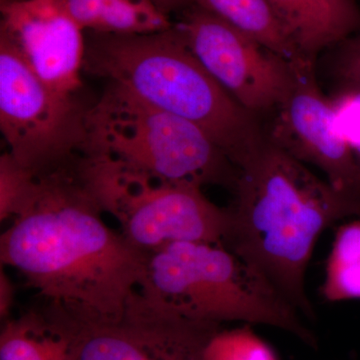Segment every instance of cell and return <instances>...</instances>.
Wrapping results in <instances>:
<instances>
[{"label":"cell","mask_w":360,"mask_h":360,"mask_svg":"<svg viewBox=\"0 0 360 360\" xmlns=\"http://www.w3.org/2000/svg\"><path fill=\"white\" fill-rule=\"evenodd\" d=\"M82 158L32 174L13 224L0 236L2 265L49 304L122 321L148 286L150 253L104 222Z\"/></svg>","instance_id":"1"},{"label":"cell","mask_w":360,"mask_h":360,"mask_svg":"<svg viewBox=\"0 0 360 360\" xmlns=\"http://www.w3.org/2000/svg\"><path fill=\"white\" fill-rule=\"evenodd\" d=\"M238 169L224 245L314 321L305 276L315 245L328 227L360 217V198L317 176L267 139Z\"/></svg>","instance_id":"2"},{"label":"cell","mask_w":360,"mask_h":360,"mask_svg":"<svg viewBox=\"0 0 360 360\" xmlns=\"http://www.w3.org/2000/svg\"><path fill=\"white\" fill-rule=\"evenodd\" d=\"M84 70L193 123L236 167L266 141L262 120L222 89L174 25L150 34L85 32Z\"/></svg>","instance_id":"3"},{"label":"cell","mask_w":360,"mask_h":360,"mask_svg":"<svg viewBox=\"0 0 360 360\" xmlns=\"http://www.w3.org/2000/svg\"><path fill=\"white\" fill-rule=\"evenodd\" d=\"M80 155L172 182L233 188L238 167L200 127L108 82L87 106Z\"/></svg>","instance_id":"4"},{"label":"cell","mask_w":360,"mask_h":360,"mask_svg":"<svg viewBox=\"0 0 360 360\" xmlns=\"http://www.w3.org/2000/svg\"><path fill=\"white\" fill-rule=\"evenodd\" d=\"M142 292L191 321L270 326L317 347L307 319L222 243H174L150 253L148 286Z\"/></svg>","instance_id":"5"},{"label":"cell","mask_w":360,"mask_h":360,"mask_svg":"<svg viewBox=\"0 0 360 360\" xmlns=\"http://www.w3.org/2000/svg\"><path fill=\"white\" fill-rule=\"evenodd\" d=\"M85 180L122 225L130 243L148 253L174 243H224L229 214L202 187L165 181L108 160H86Z\"/></svg>","instance_id":"6"},{"label":"cell","mask_w":360,"mask_h":360,"mask_svg":"<svg viewBox=\"0 0 360 360\" xmlns=\"http://www.w3.org/2000/svg\"><path fill=\"white\" fill-rule=\"evenodd\" d=\"M86 108L47 86L0 37V130L18 165L39 174L80 155Z\"/></svg>","instance_id":"7"},{"label":"cell","mask_w":360,"mask_h":360,"mask_svg":"<svg viewBox=\"0 0 360 360\" xmlns=\"http://www.w3.org/2000/svg\"><path fill=\"white\" fill-rule=\"evenodd\" d=\"M179 13L175 27L222 89L260 120L269 115L290 89L292 63L205 9Z\"/></svg>","instance_id":"8"},{"label":"cell","mask_w":360,"mask_h":360,"mask_svg":"<svg viewBox=\"0 0 360 360\" xmlns=\"http://www.w3.org/2000/svg\"><path fill=\"white\" fill-rule=\"evenodd\" d=\"M317 63H292V80L269 115L265 135L272 144L307 165L319 168L329 184L360 198V180L329 96L317 79Z\"/></svg>","instance_id":"9"},{"label":"cell","mask_w":360,"mask_h":360,"mask_svg":"<svg viewBox=\"0 0 360 360\" xmlns=\"http://www.w3.org/2000/svg\"><path fill=\"white\" fill-rule=\"evenodd\" d=\"M0 13V37L20 51L37 77L59 94L77 96L85 33L59 0H7Z\"/></svg>","instance_id":"10"},{"label":"cell","mask_w":360,"mask_h":360,"mask_svg":"<svg viewBox=\"0 0 360 360\" xmlns=\"http://www.w3.org/2000/svg\"><path fill=\"white\" fill-rule=\"evenodd\" d=\"M42 314L68 341V360H165L127 319L54 304L47 305Z\"/></svg>","instance_id":"11"},{"label":"cell","mask_w":360,"mask_h":360,"mask_svg":"<svg viewBox=\"0 0 360 360\" xmlns=\"http://www.w3.org/2000/svg\"><path fill=\"white\" fill-rule=\"evenodd\" d=\"M286 37L302 58L319 56L360 33L355 0H267Z\"/></svg>","instance_id":"12"},{"label":"cell","mask_w":360,"mask_h":360,"mask_svg":"<svg viewBox=\"0 0 360 360\" xmlns=\"http://www.w3.org/2000/svg\"><path fill=\"white\" fill-rule=\"evenodd\" d=\"M84 32L150 34L174 26L151 0H59Z\"/></svg>","instance_id":"13"},{"label":"cell","mask_w":360,"mask_h":360,"mask_svg":"<svg viewBox=\"0 0 360 360\" xmlns=\"http://www.w3.org/2000/svg\"><path fill=\"white\" fill-rule=\"evenodd\" d=\"M189 4L219 16L290 63L305 59L291 44L267 0H191Z\"/></svg>","instance_id":"14"},{"label":"cell","mask_w":360,"mask_h":360,"mask_svg":"<svg viewBox=\"0 0 360 360\" xmlns=\"http://www.w3.org/2000/svg\"><path fill=\"white\" fill-rule=\"evenodd\" d=\"M0 360H68V341L42 314L30 312L6 321L0 335Z\"/></svg>","instance_id":"15"},{"label":"cell","mask_w":360,"mask_h":360,"mask_svg":"<svg viewBox=\"0 0 360 360\" xmlns=\"http://www.w3.org/2000/svg\"><path fill=\"white\" fill-rule=\"evenodd\" d=\"M321 292L330 302L360 300V217L338 227Z\"/></svg>","instance_id":"16"},{"label":"cell","mask_w":360,"mask_h":360,"mask_svg":"<svg viewBox=\"0 0 360 360\" xmlns=\"http://www.w3.org/2000/svg\"><path fill=\"white\" fill-rule=\"evenodd\" d=\"M202 360H279L269 343L250 328L217 329L206 341Z\"/></svg>","instance_id":"17"},{"label":"cell","mask_w":360,"mask_h":360,"mask_svg":"<svg viewBox=\"0 0 360 360\" xmlns=\"http://www.w3.org/2000/svg\"><path fill=\"white\" fill-rule=\"evenodd\" d=\"M336 122L354 158L360 180V91L335 90L329 96Z\"/></svg>","instance_id":"18"},{"label":"cell","mask_w":360,"mask_h":360,"mask_svg":"<svg viewBox=\"0 0 360 360\" xmlns=\"http://www.w3.org/2000/svg\"><path fill=\"white\" fill-rule=\"evenodd\" d=\"M328 71L335 90L360 91V33L328 51Z\"/></svg>","instance_id":"19"},{"label":"cell","mask_w":360,"mask_h":360,"mask_svg":"<svg viewBox=\"0 0 360 360\" xmlns=\"http://www.w3.org/2000/svg\"><path fill=\"white\" fill-rule=\"evenodd\" d=\"M32 174L6 151L0 158V220L13 219L15 206L25 193Z\"/></svg>","instance_id":"20"},{"label":"cell","mask_w":360,"mask_h":360,"mask_svg":"<svg viewBox=\"0 0 360 360\" xmlns=\"http://www.w3.org/2000/svg\"><path fill=\"white\" fill-rule=\"evenodd\" d=\"M13 288L11 279L4 274L1 269L0 274V316L1 319L6 321L11 311V305H13Z\"/></svg>","instance_id":"21"},{"label":"cell","mask_w":360,"mask_h":360,"mask_svg":"<svg viewBox=\"0 0 360 360\" xmlns=\"http://www.w3.org/2000/svg\"><path fill=\"white\" fill-rule=\"evenodd\" d=\"M161 11L170 16L174 13H179L180 11L189 6L191 0H151Z\"/></svg>","instance_id":"22"}]
</instances>
